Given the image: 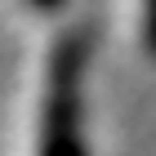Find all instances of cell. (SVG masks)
I'll return each mask as SVG.
<instances>
[{"label":"cell","instance_id":"1","mask_svg":"<svg viewBox=\"0 0 156 156\" xmlns=\"http://www.w3.org/2000/svg\"><path fill=\"white\" fill-rule=\"evenodd\" d=\"M5 156H85L80 129V40L49 31L18 80Z\"/></svg>","mask_w":156,"mask_h":156},{"label":"cell","instance_id":"2","mask_svg":"<svg viewBox=\"0 0 156 156\" xmlns=\"http://www.w3.org/2000/svg\"><path fill=\"white\" fill-rule=\"evenodd\" d=\"M120 23L129 31V45L156 62V0H120Z\"/></svg>","mask_w":156,"mask_h":156},{"label":"cell","instance_id":"3","mask_svg":"<svg viewBox=\"0 0 156 156\" xmlns=\"http://www.w3.org/2000/svg\"><path fill=\"white\" fill-rule=\"evenodd\" d=\"M18 5H23L31 18H45V13H54V9H58L62 0H18Z\"/></svg>","mask_w":156,"mask_h":156}]
</instances>
